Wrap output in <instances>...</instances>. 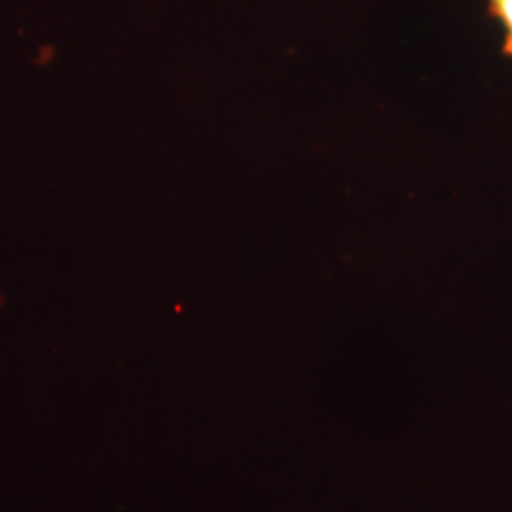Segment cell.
Segmentation results:
<instances>
[{"mask_svg":"<svg viewBox=\"0 0 512 512\" xmlns=\"http://www.w3.org/2000/svg\"><path fill=\"white\" fill-rule=\"evenodd\" d=\"M488 16L503 29L501 54L512 57V0H488Z\"/></svg>","mask_w":512,"mask_h":512,"instance_id":"obj_1","label":"cell"}]
</instances>
